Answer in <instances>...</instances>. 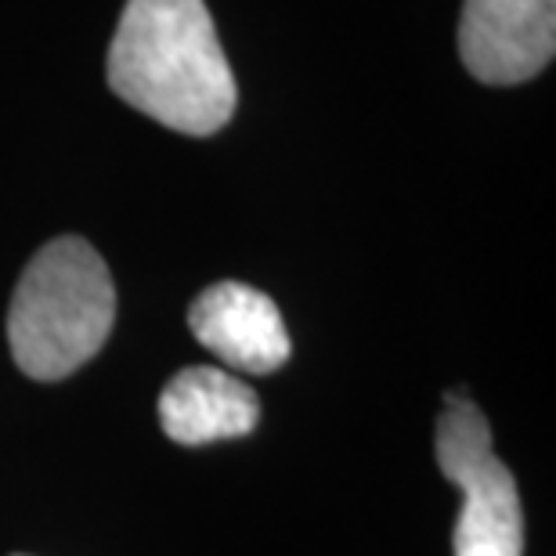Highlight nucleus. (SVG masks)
Returning a JSON list of instances; mask_svg holds the SVG:
<instances>
[{
  "mask_svg": "<svg viewBox=\"0 0 556 556\" xmlns=\"http://www.w3.org/2000/svg\"><path fill=\"white\" fill-rule=\"evenodd\" d=\"M438 466L463 492L455 556H525V509L517 481L492 448V427L470 397L444 394L438 419Z\"/></svg>",
  "mask_w": 556,
  "mask_h": 556,
  "instance_id": "nucleus-3",
  "label": "nucleus"
},
{
  "mask_svg": "<svg viewBox=\"0 0 556 556\" xmlns=\"http://www.w3.org/2000/svg\"><path fill=\"white\" fill-rule=\"evenodd\" d=\"M15 556H29V553H15Z\"/></svg>",
  "mask_w": 556,
  "mask_h": 556,
  "instance_id": "nucleus-7",
  "label": "nucleus"
},
{
  "mask_svg": "<svg viewBox=\"0 0 556 556\" xmlns=\"http://www.w3.org/2000/svg\"><path fill=\"white\" fill-rule=\"evenodd\" d=\"M556 51V0H466L459 54L481 84L509 87L539 76Z\"/></svg>",
  "mask_w": 556,
  "mask_h": 556,
  "instance_id": "nucleus-4",
  "label": "nucleus"
},
{
  "mask_svg": "<svg viewBox=\"0 0 556 556\" xmlns=\"http://www.w3.org/2000/svg\"><path fill=\"white\" fill-rule=\"evenodd\" d=\"M113 321L116 289L102 253L80 236L51 239L11 296V358L29 380H65L105 348Z\"/></svg>",
  "mask_w": 556,
  "mask_h": 556,
  "instance_id": "nucleus-2",
  "label": "nucleus"
},
{
  "mask_svg": "<svg viewBox=\"0 0 556 556\" xmlns=\"http://www.w3.org/2000/svg\"><path fill=\"white\" fill-rule=\"evenodd\" d=\"M188 329L239 372L268 376L289 362V332L275 300L247 282H214L188 307Z\"/></svg>",
  "mask_w": 556,
  "mask_h": 556,
  "instance_id": "nucleus-5",
  "label": "nucleus"
},
{
  "mask_svg": "<svg viewBox=\"0 0 556 556\" xmlns=\"http://www.w3.org/2000/svg\"><path fill=\"white\" fill-rule=\"evenodd\" d=\"M105 76L127 105L177 135L210 138L236 113V76L203 0H127Z\"/></svg>",
  "mask_w": 556,
  "mask_h": 556,
  "instance_id": "nucleus-1",
  "label": "nucleus"
},
{
  "mask_svg": "<svg viewBox=\"0 0 556 556\" xmlns=\"http://www.w3.org/2000/svg\"><path fill=\"white\" fill-rule=\"evenodd\" d=\"M261 422V402L250 383L214 365H192L170 376L160 394V427L177 444H214L247 438Z\"/></svg>",
  "mask_w": 556,
  "mask_h": 556,
  "instance_id": "nucleus-6",
  "label": "nucleus"
}]
</instances>
